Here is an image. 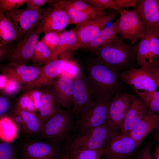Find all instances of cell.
<instances>
[{"instance_id": "obj_1", "label": "cell", "mask_w": 159, "mask_h": 159, "mask_svg": "<svg viewBox=\"0 0 159 159\" xmlns=\"http://www.w3.org/2000/svg\"><path fill=\"white\" fill-rule=\"evenodd\" d=\"M86 70L88 82L96 103L108 101L123 90L120 73L96 59L88 62Z\"/></svg>"}, {"instance_id": "obj_2", "label": "cell", "mask_w": 159, "mask_h": 159, "mask_svg": "<svg viewBox=\"0 0 159 159\" xmlns=\"http://www.w3.org/2000/svg\"><path fill=\"white\" fill-rule=\"evenodd\" d=\"M137 44H127L117 38L94 51L97 60L120 73L136 65Z\"/></svg>"}, {"instance_id": "obj_3", "label": "cell", "mask_w": 159, "mask_h": 159, "mask_svg": "<svg viewBox=\"0 0 159 159\" xmlns=\"http://www.w3.org/2000/svg\"><path fill=\"white\" fill-rule=\"evenodd\" d=\"M112 132L107 123L83 133H77L64 142L62 151L105 148Z\"/></svg>"}, {"instance_id": "obj_4", "label": "cell", "mask_w": 159, "mask_h": 159, "mask_svg": "<svg viewBox=\"0 0 159 159\" xmlns=\"http://www.w3.org/2000/svg\"><path fill=\"white\" fill-rule=\"evenodd\" d=\"M71 110L61 109L43 125L40 136L45 140L61 143L71 136L74 124Z\"/></svg>"}, {"instance_id": "obj_5", "label": "cell", "mask_w": 159, "mask_h": 159, "mask_svg": "<svg viewBox=\"0 0 159 159\" xmlns=\"http://www.w3.org/2000/svg\"><path fill=\"white\" fill-rule=\"evenodd\" d=\"M117 11L100 16L87 19L76 26L75 28L77 36L76 44L69 50L67 54L81 49L97 36L104 29L105 25L118 14Z\"/></svg>"}, {"instance_id": "obj_6", "label": "cell", "mask_w": 159, "mask_h": 159, "mask_svg": "<svg viewBox=\"0 0 159 159\" xmlns=\"http://www.w3.org/2000/svg\"><path fill=\"white\" fill-rule=\"evenodd\" d=\"M119 13L120 17L116 20V32L123 39L130 40L131 44L134 45L145 35V26L135 10L122 9Z\"/></svg>"}, {"instance_id": "obj_7", "label": "cell", "mask_w": 159, "mask_h": 159, "mask_svg": "<svg viewBox=\"0 0 159 159\" xmlns=\"http://www.w3.org/2000/svg\"><path fill=\"white\" fill-rule=\"evenodd\" d=\"M47 10V8L33 9L27 7L13 10L4 14L14 26L20 40L41 22Z\"/></svg>"}, {"instance_id": "obj_8", "label": "cell", "mask_w": 159, "mask_h": 159, "mask_svg": "<svg viewBox=\"0 0 159 159\" xmlns=\"http://www.w3.org/2000/svg\"><path fill=\"white\" fill-rule=\"evenodd\" d=\"M61 143L28 140L20 146L22 159H59L62 152Z\"/></svg>"}, {"instance_id": "obj_9", "label": "cell", "mask_w": 159, "mask_h": 159, "mask_svg": "<svg viewBox=\"0 0 159 159\" xmlns=\"http://www.w3.org/2000/svg\"><path fill=\"white\" fill-rule=\"evenodd\" d=\"M120 76L122 82L132 90L153 92L158 87L155 75L146 67L131 68L121 72Z\"/></svg>"}, {"instance_id": "obj_10", "label": "cell", "mask_w": 159, "mask_h": 159, "mask_svg": "<svg viewBox=\"0 0 159 159\" xmlns=\"http://www.w3.org/2000/svg\"><path fill=\"white\" fill-rule=\"evenodd\" d=\"M39 24L26 34L15 46L11 48L6 58L9 63L26 64L32 61L41 34L38 30Z\"/></svg>"}, {"instance_id": "obj_11", "label": "cell", "mask_w": 159, "mask_h": 159, "mask_svg": "<svg viewBox=\"0 0 159 159\" xmlns=\"http://www.w3.org/2000/svg\"><path fill=\"white\" fill-rule=\"evenodd\" d=\"M138 147L129 135L112 131L105 148V158L127 159Z\"/></svg>"}, {"instance_id": "obj_12", "label": "cell", "mask_w": 159, "mask_h": 159, "mask_svg": "<svg viewBox=\"0 0 159 159\" xmlns=\"http://www.w3.org/2000/svg\"><path fill=\"white\" fill-rule=\"evenodd\" d=\"M111 100L97 103L78 115L79 117L74 124V128L78 130L77 133H83L106 123Z\"/></svg>"}, {"instance_id": "obj_13", "label": "cell", "mask_w": 159, "mask_h": 159, "mask_svg": "<svg viewBox=\"0 0 159 159\" xmlns=\"http://www.w3.org/2000/svg\"><path fill=\"white\" fill-rule=\"evenodd\" d=\"M132 95L122 90L116 93L111 99L107 123L112 131L118 132L120 130L130 105Z\"/></svg>"}, {"instance_id": "obj_14", "label": "cell", "mask_w": 159, "mask_h": 159, "mask_svg": "<svg viewBox=\"0 0 159 159\" xmlns=\"http://www.w3.org/2000/svg\"><path fill=\"white\" fill-rule=\"evenodd\" d=\"M74 85L73 115H79L97 104L95 101L87 76L81 72L73 80Z\"/></svg>"}, {"instance_id": "obj_15", "label": "cell", "mask_w": 159, "mask_h": 159, "mask_svg": "<svg viewBox=\"0 0 159 159\" xmlns=\"http://www.w3.org/2000/svg\"><path fill=\"white\" fill-rule=\"evenodd\" d=\"M136 8L137 13L145 26V33L159 37V0H138Z\"/></svg>"}, {"instance_id": "obj_16", "label": "cell", "mask_w": 159, "mask_h": 159, "mask_svg": "<svg viewBox=\"0 0 159 159\" xmlns=\"http://www.w3.org/2000/svg\"><path fill=\"white\" fill-rule=\"evenodd\" d=\"M74 24L65 11L54 4L47 8L44 18L39 25L40 33L53 31L63 32L68 25Z\"/></svg>"}, {"instance_id": "obj_17", "label": "cell", "mask_w": 159, "mask_h": 159, "mask_svg": "<svg viewBox=\"0 0 159 159\" xmlns=\"http://www.w3.org/2000/svg\"><path fill=\"white\" fill-rule=\"evenodd\" d=\"M10 117L21 134L27 137L40 135L42 126L35 114L21 109L15 105Z\"/></svg>"}, {"instance_id": "obj_18", "label": "cell", "mask_w": 159, "mask_h": 159, "mask_svg": "<svg viewBox=\"0 0 159 159\" xmlns=\"http://www.w3.org/2000/svg\"><path fill=\"white\" fill-rule=\"evenodd\" d=\"M67 59H57L41 67L38 77L33 81L25 85L23 89L28 91L52 85L54 79L61 74Z\"/></svg>"}, {"instance_id": "obj_19", "label": "cell", "mask_w": 159, "mask_h": 159, "mask_svg": "<svg viewBox=\"0 0 159 159\" xmlns=\"http://www.w3.org/2000/svg\"><path fill=\"white\" fill-rule=\"evenodd\" d=\"M41 67L26 64L9 63L2 68L4 75L19 85H25L34 80L38 76Z\"/></svg>"}, {"instance_id": "obj_20", "label": "cell", "mask_w": 159, "mask_h": 159, "mask_svg": "<svg viewBox=\"0 0 159 159\" xmlns=\"http://www.w3.org/2000/svg\"><path fill=\"white\" fill-rule=\"evenodd\" d=\"M148 108L137 95H132L130 105L120 130L121 133L129 135L138 126L148 113Z\"/></svg>"}, {"instance_id": "obj_21", "label": "cell", "mask_w": 159, "mask_h": 159, "mask_svg": "<svg viewBox=\"0 0 159 159\" xmlns=\"http://www.w3.org/2000/svg\"><path fill=\"white\" fill-rule=\"evenodd\" d=\"M54 94L59 105L67 110H71L73 105L74 85L73 80L61 77L52 84Z\"/></svg>"}, {"instance_id": "obj_22", "label": "cell", "mask_w": 159, "mask_h": 159, "mask_svg": "<svg viewBox=\"0 0 159 159\" xmlns=\"http://www.w3.org/2000/svg\"><path fill=\"white\" fill-rule=\"evenodd\" d=\"M56 100L53 89L42 91L37 117L42 126L49 119L61 109Z\"/></svg>"}, {"instance_id": "obj_23", "label": "cell", "mask_w": 159, "mask_h": 159, "mask_svg": "<svg viewBox=\"0 0 159 159\" xmlns=\"http://www.w3.org/2000/svg\"><path fill=\"white\" fill-rule=\"evenodd\" d=\"M159 127V114H154L148 110L145 118L136 127L129 133L138 146L145 138Z\"/></svg>"}, {"instance_id": "obj_24", "label": "cell", "mask_w": 159, "mask_h": 159, "mask_svg": "<svg viewBox=\"0 0 159 159\" xmlns=\"http://www.w3.org/2000/svg\"><path fill=\"white\" fill-rule=\"evenodd\" d=\"M117 21L110 26L104 28L97 36L81 48L94 51L104 45L108 44L117 38L115 30Z\"/></svg>"}, {"instance_id": "obj_25", "label": "cell", "mask_w": 159, "mask_h": 159, "mask_svg": "<svg viewBox=\"0 0 159 159\" xmlns=\"http://www.w3.org/2000/svg\"><path fill=\"white\" fill-rule=\"evenodd\" d=\"M20 40L14 26L5 14L0 12V45L11 44Z\"/></svg>"}, {"instance_id": "obj_26", "label": "cell", "mask_w": 159, "mask_h": 159, "mask_svg": "<svg viewBox=\"0 0 159 159\" xmlns=\"http://www.w3.org/2000/svg\"><path fill=\"white\" fill-rule=\"evenodd\" d=\"M77 36L75 29H71L69 31L62 32L58 47L54 53L57 59H68L67 53L69 49L73 46L77 42Z\"/></svg>"}, {"instance_id": "obj_27", "label": "cell", "mask_w": 159, "mask_h": 159, "mask_svg": "<svg viewBox=\"0 0 159 159\" xmlns=\"http://www.w3.org/2000/svg\"><path fill=\"white\" fill-rule=\"evenodd\" d=\"M18 127L10 116L0 117V138L1 141L11 143L18 138Z\"/></svg>"}, {"instance_id": "obj_28", "label": "cell", "mask_w": 159, "mask_h": 159, "mask_svg": "<svg viewBox=\"0 0 159 159\" xmlns=\"http://www.w3.org/2000/svg\"><path fill=\"white\" fill-rule=\"evenodd\" d=\"M150 35L145 34L137 44L136 66L146 67L149 66Z\"/></svg>"}, {"instance_id": "obj_29", "label": "cell", "mask_w": 159, "mask_h": 159, "mask_svg": "<svg viewBox=\"0 0 159 159\" xmlns=\"http://www.w3.org/2000/svg\"><path fill=\"white\" fill-rule=\"evenodd\" d=\"M57 59L42 42L38 41L31 61L33 64L45 65Z\"/></svg>"}, {"instance_id": "obj_30", "label": "cell", "mask_w": 159, "mask_h": 159, "mask_svg": "<svg viewBox=\"0 0 159 159\" xmlns=\"http://www.w3.org/2000/svg\"><path fill=\"white\" fill-rule=\"evenodd\" d=\"M62 1L66 5L84 12L93 17L102 16L109 14L104 10L95 9L84 0H62Z\"/></svg>"}, {"instance_id": "obj_31", "label": "cell", "mask_w": 159, "mask_h": 159, "mask_svg": "<svg viewBox=\"0 0 159 159\" xmlns=\"http://www.w3.org/2000/svg\"><path fill=\"white\" fill-rule=\"evenodd\" d=\"M105 148L97 150L78 149L62 152L68 154L71 159H101Z\"/></svg>"}, {"instance_id": "obj_32", "label": "cell", "mask_w": 159, "mask_h": 159, "mask_svg": "<svg viewBox=\"0 0 159 159\" xmlns=\"http://www.w3.org/2000/svg\"><path fill=\"white\" fill-rule=\"evenodd\" d=\"M54 4L64 9L70 19L76 26L90 19L94 18L82 11L63 3L62 0H59Z\"/></svg>"}, {"instance_id": "obj_33", "label": "cell", "mask_w": 159, "mask_h": 159, "mask_svg": "<svg viewBox=\"0 0 159 159\" xmlns=\"http://www.w3.org/2000/svg\"><path fill=\"white\" fill-rule=\"evenodd\" d=\"M62 32H51L45 34L42 38V42L54 54L59 45Z\"/></svg>"}, {"instance_id": "obj_34", "label": "cell", "mask_w": 159, "mask_h": 159, "mask_svg": "<svg viewBox=\"0 0 159 159\" xmlns=\"http://www.w3.org/2000/svg\"><path fill=\"white\" fill-rule=\"evenodd\" d=\"M15 106L21 109L35 114L37 111L28 91L19 97L16 101Z\"/></svg>"}, {"instance_id": "obj_35", "label": "cell", "mask_w": 159, "mask_h": 159, "mask_svg": "<svg viewBox=\"0 0 159 159\" xmlns=\"http://www.w3.org/2000/svg\"><path fill=\"white\" fill-rule=\"evenodd\" d=\"M154 64H159V38L158 37L150 36L149 66Z\"/></svg>"}, {"instance_id": "obj_36", "label": "cell", "mask_w": 159, "mask_h": 159, "mask_svg": "<svg viewBox=\"0 0 159 159\" xmlns=\"http://www.w3.org/2000/svg\"><path fill=\"white\" fill-rule=\"evenodd\" d=\"M86 3L96 9L103 10L111 8L118 11H121L116 4L114 0H84Z\"/></svg>"}, {"instance_id": "obj_37", "label": "cell", "mask_w": 159, "mask_h": 159, "mask_svg": "<svg viewBox=\"0 0 159 159\" xmlns=\"http://www.w3.org/2000/svg\"><path fill=\"white\" fill-rule=\"evenodd\" d=\"M0 159H18L17 152L10 143L1 141Z\"/></svg>"}, {"instance_id": "obj_38", "label": "cell", "mask_w": 159, "mask_h": 159, "mask_svg": "<svg viewBox=\"0 0 159 159\" xmlns=\"http://www.w3.org/2000/svg\"><path fill=\"white\" fill-rule=\"evenodd\" d=\"M77 65L74 62L68 59L66 61L60 74L62 76L73 80L80 72Z\"/></svg>"}, {"instance_id": "obj_39", "label": "cell", "mask_w": 159, "mask_h": 159, "mask_svg": "<svg viewBox=\"0 0 159 159\" xmlns=\"http://www.w3.org/2000/svg\"><path fill=\"white\" fill-rule=\"evenodd\" d=\"M27 0H0V12L5 13L10 11L19 9L26 3Z\"/></svg>"}, {"instance_id": "obj_40", "label": "cell", "mask_w": 159, "mask_h": 159, "mask_svg": "<svg viewBox=\"0 0 159 159\" xmlns=\"http://www.w3.org/2000/svg\"><path fill=\"white\" fill-rule=\"evenodd\" d=\"M58 0H27V7L31 9H37L42 8L46 4L50 5L57 2Z\"/></svg>"}, {"instance_id": "obj_41", "label": "cell", "mask_w": 159, "mask_h": 159, "mask_svg": "<svg viewBox=\"0 0 159 159\" xmlns=\"http://www.w3.org/2000/svg\"><path fill=\"white\" fill-rule=\"evenodd\" d=\"M143 101L150 100H159V92H141L137 90H132Z\"/></svg>"}, {"instance_id": "obj_42", "label": "cell", "mask_w": 159, "mask_h": 159, "mask_svg": "<svg viewBox=\"0 0 159 159\" xmlns=\"http://www.w3.org/2000/svg\"><path fill=\"white\" fill-rule=\"evenodd\" d=\"M28 91L31 96L36 110L38 111L42 91L39 89H34Z\"/></svg>"}, {"instance_id": "obj_43", "label": "cell", "mask_w": 159, "mask_h": 159, "mask_svg": "<svg viewBox=\"0 0 159 159\" xmlns=\"http://www.w3.org/2000/svg\"><path fill=\"white\" fill-rule=\"evenodd\" d=\"M115 1L120 10L123 9L128 8L130 7L136 8L137 0H114Z\"/></svg>"}, {"instance_id": "obj_44", "label": "cell", "mask_w": 159, "mask_h": 159, "mask_svg": "<svg viewBox=\"0 0 159 159\" xmlns=\"http://www.w3.org/2000/svg\"><path fill=\"white\" fill-rule=\"evenodd\" d=\"M10 106V103L8 99L5 97H0V117L5 115L9 111Z\"/></svg>"}, {"instance_id": "obj_45", "label": "cell", "mask_w": 159, "mask_h": 159, "mask_svg": "<svg viewBox=\"0 0 159 159\" xmlns=\"http://www.w3.org/2000/svg\"><path fill=\"white\" fill-rule=\"evenodd\" d=\"M143 102L151 112L154 114L159 113V100H150Z\"/></svg>"}, {"instance_id": "obj_46", "label": "cell", "mask_w": 159, "mask_h": 159, "mask_svg": "<svg viewBox=\"0 0 159 159\" xmlns=\"http://www.w3.org/2000/svg\"><path fill=\"white\" fill-rule=\"evenodd\" d=\"M11 44L0 45V60L1 62L6 57L11 49Z\"/></svg>"}, {"instance_id": "obj_47", "label": "cell", "mask_w": 159, "mask_h": 159, "mask_svg": "<svg viewBox=\"0 0 159 159\" xmlns=\"http://www.w3.org/2000/svg\"><path fill=\"white\" fill-rule=\"evenodd\" d=\"M145 67L148 68L155 75L159 87V65H154Z\"/></svg>"}, {"instance_id": "obj_48", "label": "cell", "mask_w": 159, "mask_h": 159, "mask_svg": "<svg viewBox=\"0 0 159 159\" xmlns=\"http://www.w3.org/2000/svg\"><path fill=\"white\" fill-rule=\"evenodd\" d=\"M153 159H159V144L156 146L153 158Z\"/></svg>"}, {"instance_id": "obj_49", "label": "cell", "mask_w": 159, "mask_h": 159, "mask_svg": "<svg viewBox=\"0 0 159 159\" xmlns=\"http://www.w3.org/2000/svg\"><path fill=\"white\" fill-rule=\"evenodd\" d=\"M59 159H71V158L68 154L62 152V153Z\"/></svg>"}, {"instance_id": "obj_50", "label": "cell", "mask_w": 159, "mask_h": 159, "mask_svg": "<svg viewBox=\"0 0 159 159\" xmlns=\"http://www.w3.org/2000/svg\"><path fill=\"white\" fill-rule=\"evenodd\" d=\"M150 150L148 151L145 156V159H153L150 153Z\"/></svg>"}, {"instance_id": "obj_51", "label": "cell", "mask_w": 159, "mask_h": 159, "mask_svg": "<svg viewBox=\"0 0 159 159\" xmlns=\"http://www.w3.org/2000/svg\"><path fill=\"white\" fill-rule=\"evenodd\" d=\"M156 140L158 144H159V135H158L156 136Z\"/></svg>"}, {"instance_id": "obj_52", "label": "cell", "mask_w": 159, "mask_h": 159, "mask_svg": "<svg viewBox=\"0 0 159 159\" xmlns=\"http://www.w3.org/2000/svg\"><path fill=\"white\" fill-rule=\"evenodd\" d=\"M134 159H141L140 157L137 156Z\"/></svg>"}, {"instance_id": "obj_53", "label": "cell", "mask_w": 159, "mask_h": 159, "mask_svg": "<svg viewBox=\"0 0 159 159\" xmlns=\"http://www.w3.org/2000/svg\"><path fill=\"white\" fill-rule=\"evenodd\" d=\"M158 129L159 130V127H158ZM158 135H159V134H158Z\"/></svg>"}, {"instance_id": "obj_54", "label": "cell", "mask_w": 159, "mask_h": 159, "mask_svg": "<svg viewBox=\"0 0 159 159\" xmlns=\"http://www.w3.org/2000/svg\"></svg>"}, {"instance_id": "obj_55", "label": "cell", "mask_w": 159, "mask_h": 159, "mask_svg": "<svg viewBox=\"0 0 159 159\" xmlns=\"http://www.w3.org/2000/svg\"><path fill=\"white\" fill-rule=\"evenodd\" d=\"M105 159H106V158H105Z\"/></svg>"}, {"instance_id": "obj_56", "label": "cell", "mask_w": 159, "mask_h": 159, "mask_svg": "<svg viewBox=\"0 0 159 159\" xmlns=\"http://www.w3.org/2000/svg\"></svg>"}]
</instances>
